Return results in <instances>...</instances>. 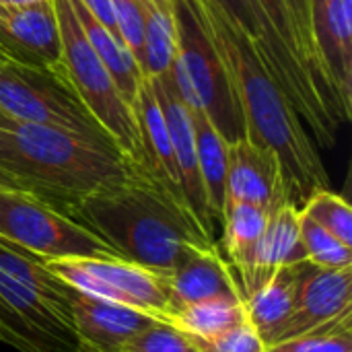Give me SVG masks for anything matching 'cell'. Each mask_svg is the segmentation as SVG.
<instances>
[{
    "mask_svg": "<svg viewBox=\"0 0 352 352\" xmlns=\"http://www.w3.org/2000/svg\"><path fill=\"white\" fill-rule=\"evenodd\" d=\"M206 27L243 111L248 138L272 151L283 167L291 204L301 206L320 190H328V171L307 136L303 122L260 60L250 37L233 27L210 0H192Z\"/></svg>",
    "mask_w": 352,
    "mask_h": 352,
    "instance_id": "obj_1",
    "label": "cell"
},
{
    "mask_svg": "<svg viewBox=\"0 0 352 352\" xmlns=\"http://www.w3.org/2000/svg\"><path fill=\"white\" fill-rule=\"evenodd\" d=\"M120 260L171 272L190 254L219 248L190 210L140 169L64 210Z\"/></svg>",
    "mask_w": 352,
    "mask_h": 352,
    "instance_id": "obj_2",
    "label": "cell"
},
{
    "mask_svg": "<svg viewBox=\"0 0 352 352\" xmlns=\"http://www.w3.org/2000/svg\"><path fill=\"white\" fill-rule=\"evenodd\" d=\"M134 169L118 151L68 130L23 122L0 128V171L62 212Z\"/></svg>",
    "mask_w": 352,
    "mask_h": 352,
    "instance_id": "obj_3",
    "label": "cell"
},
{
    "mask_svg": "<svg viewBox=\"0 0 352 352\" xmlns=\"http://www.w3.org/2000/svg\"><path fill=\"white\" fill-rule=\"evenodd\" d=\"M175 58L171 76L184 103L208 116L219 134L233 144L248 138L233 80L200 21L192 0H173Z\"/></svg>",
    "mask_w": 352,
    "mask_h": 352,
    "instance_id": "obj_4",
    "label": "cell"
},
{
    "mask_svg": "<svg viewBox=\"0 0 352 352\" xmlns=\"http://www.w3.org/2000/svg\"><path fill=\"white\" fill-rule=\"evenodd\" d=\"M60 25L64 70L91 116L107 132L120 155L144 173V153L134 109L120 95L109 70L87 41L68 0H52Z\"/></svg>",
    "mask_w": 352,
    "mask_h": 352,
    "instance_id": "obj_5",
    "label": "cell"
},
{
    "mask_svg": "<svg viewBox=\"0 0 352 352\" xmlns=\"http://www.w3.org/2000/svg\"><path fill=\"white\" fill-rule=\"evenodd\" d=\"M0 109L14 122L68 130L118 151L107 132L78 99L64 64L45 68L14 62L0 64Z\"/></svg>",
    "mask_w": 352,
    "mask_h": 352,
    "instance_id": "obj_6",
    "label": "cell"
},
{
    "mask_svg": "<svg viewBox=\"0 0 352 352\" xmlns=\"http://www.w3.org/2000/svg\"><path fill=\"white\" fill-rule=\"evenodd\" d=\"M223 16L243 31L256 45L262 64L278 85L283 95L299 113L301 122L309 126L322 146L334 144L338 122L334 120L322 91L303 66V62L287 47L274 25L258 4V0H210Z\"/></svg>",
    "mask_w": 352,
    "mask_h": 352,
    "instance_id": "obj_7",
    "label": "cell"
},
{
    "mask_svg": "<svg viewBox=\"0 0 352 352\" xmlns=\"http://www.w3.org/2000/svg\"><path fill=\"white\" fill-rule=\"evenodd\" d=\"M0 237L43 262L66 258H118L99 237L56 206L14 188H0Z\"/></svg>",
    "mask_w": 352,
    "mask_h": 352,
    "instance_id": "obj_8",
    "label": "cell"
},
{
    "mask_svg": "<svg viewBox=\"0 0 352 352\" xmlns=\"http://www.w3.org/2000/svg\"><path fill=\"white\" fill-rule=\"evenodd\" d=\"M45 268L62 283L87 295L165 322L169 309V272L144 268L120 258L47 260Z\"/></svg>",
    "mask_w": 352,
    "mask_h": 352,
    "instance_id": "obj_9",
    "label": "cell"
},
{
    "mask_svg": "<svg viewBox=\"0 0 352 352\" xmlns=\"http://www.w3.org/2000/svg\"><path fill=\"white\" fill-rule=\"evenodd\" d=\"M311 39L336 122L352 116V0H311Z\"/></svg>",
    "mask_w": 352,
    "mask_h": 352,
    "instance_id": "obj_10",
    "label": "cell"
},
{
    "mask_svg": "<svg viewBox=\"0 0 352 352\" xmlns=\"http://www.w3.org/2000/svg\"><path fill=\"white\" fill-rule=\"evenodd\" d=\"M148 82H151V89L155 93V99H157V103L163 111L165 124H167V132H169V138L173 144V153H175V161H177V169H179L182 192H184L188 210L196 219L202 233L210 241L217 243V227L210 219L204 188H202L200 173H198L196 134H194V122H192L190 107L179 97L173 76H171V70H167L159 76H151Z\"/></svg>",
    "mask_w": 352,
    "mask_h": 352,
    "instance_id": "obj_11",
    "label": "cell"
},
{
    "mask_svg": "<svg viewBox=\"0 0 352 352\" xmlns=\"http://www.w3.org/2000/svg\"><path fill=\"white\" fill-rule=\"evenodd\" d=\"M0 52L8 62L45 68L62 64V39L52 0L0 4Z\"/></svg>",
    "mask_w": 352,
    "mask_h": 352,
    "instance_id": "obj_12",
    "label": "cell"
},
{
    "mask_svg": "<svg viewBox=\"0 0 352 352\" xmlns=\"http://www.w3.org/2000/svg\"><path fill=\"white\" fill-rule=\"evenodd\" d=\"M227 204H252L268 214L291 204L280 161L272 151L254 144L250 138L229 144Z\"/></svg>",
    "mask_w": 352,
    "mask_h": 352,
    "instance_id": "obj_13",
    "label": "cell"
},
{
    "mask_svg": "<svg viewBox=\"0 0 352 352\" xmlns=\"http://www.w3.org/2000/svg\"><path fill=\"white\" fill-rule=\"evenodd\" d=\"M76 352H122L124 344L146 328L153 318L87 295L66 285Z\"/></svg>",
    "mask_w": 352,
    "mask_h": 352,
    "instance_id": "obj_14",
    "label": "cell"
},
{
    "mask_svg": "<svg viewBox=\"0 0 352 352\" xmlns=\"http://www.w3.org/2000/svg\"><path fill=\"white\" fill-rule=\"evenodd\" d=\"M346 311H352V268L324 270L309 264L299 285L295 311L274 344L309 332Z\"/></svg>",
    "mask_w": 352,
    "mask_h": 352,
    "instance_id": "obj_15",
    "label": "cell"
},
{
    "mask_svg": "<svg viewBox=\"0 0 352 352\" xmlns=\"http://www.w3.org/2000/svg\"><path fill=\"white\" fill-rule=\"evenodd\" d=\"M208 299H243L237 276L221 256V248L194 252L169 272V309L165 322L177 309Z\"/></svg>",
    "mask_w": 352,
    "mask_h": 352,
    "instance_id": "obj_16",
    "label": "cell"
},
{
    "mask_svg": "<svg viewBox=\"0 0 352 352\" xmlns=\"http://www.w3.org/2000/svg\"><path fill=\"white\" fill-rule=\"evenodd\" d=\"M134 116L138 122L140 130V140H142V153H144V173L157 182L167 194H171L179 204H186L184 192H182V182H179V169L173 153V144L167 132V124L163 118V111L155 99V93L151 89L148 78L144 76L136 101H134ZM192 214V212H190Z\"/></svg>",
    "mask_w": 352,
    "mask_h": 352,
    "instance_id": "obj_17",
    "label": "cell"
},
{
    "mask_svg": "<svg viewBox=\"0 0 352 352\" xmlns=\"http://www.w3.org/2000/svg\"><path fill=\"white\" fill-rule=\"evenodd\" d=\"M268 212L252 204H227L221 227V245L227 262L239 274L243 301L258 289V250L268 223Z\"/></svg>",
    "mask_w": 352,
    "mask_h": 352,
    "instance_id": "obj_18",
    "label": "cell"
},
{
    "mask_svg": "<svg viewBox=\"0 0 352 352\" xmlns=\"http://www.w3.org/2000/svg\"><path fill=\"white\" fill-rule=\"evenodd\" d=\"M309 262L278 268L258 291L245 299V316L258 330L266 346L274 344L287 322L291 320L297 303L301 278Z\"/></svg>",
    "mask_w": 352,
    "mask_h": 352,
    "instance_id": "obj_19",
    "label": "cell"
},
{
    "mask_svg": "<svg viewBox=\"0 0 352 352\" xmlns=\"http://www.w3.org/2000/svg\"><path fill=\"white\" fill-rule=\"evenodd\" d=\"M70 8L76 14V21L87 37V41L91 43L93 52L97 54V58L103 62V66L109 70L120 95L124 97V101L134 107L136 101V93L138 87L142 82V70L134 58V54L126 47V43L109 29L105 27L80 0H68Z\"/></svg>",
    "mask_w": 352,
    "mask_h": 352,
    "instance_id": "obj_20",
    "label": "cell"
},
{
    "mask_svg": "<svg viewBox=\"0 0 352 352\" xmlns=\"http://www.w3.org/2000/svg\"><path fill=\"white\" fill-rule=\"evenodd\" d=\"M194 134H196V161L198 173L206 196V206L214 227H223L225 194H227V153L229 144L212 126L208 116L200 109H192Z\"/></svg>",
    "mask_w": 352,
    "mask_h": 352,
    "instance_id": "obj_21",
    "label": "cell"
},
{
    "mask_svg": "<svg viewBox=\"0 0 352 352\" xmlns=\"http://www.w3.org/2000/svg\"><path fill=\"white\" fill-rule=\"evenodd\" d=\"M299 219L301 210L293 204H285L268 217L258 250V289L278 268L307 262L301 243Z\"/></svg>",
    "mask_w": 352,
    "mask_h": 352,
    "instance_id": "obj_22",
    "label": "cell"
},
{
    "mask_svg": "<svg viewBox=\"0 0 352 352\" xmlns=\"http://www.w3.org/2000/svg\"><path fill=\"white\" fill-rule=\"evenodd\" d=\"M142 76H159L167 72L175 58V10L173 2L142 0Z\"/></svg>",
    "mask_w": 352,
    "mask_h": 352,
    "instance_id": "obj_23",
    "label": "cell"
},
{
    "mask_svg": "<svg viewBox=\"0 0 352 352\" xmlns=\"http://www.w3.org/2000/svg\"><path fill=\"white\" fill-rule=\"evenodd\" d=\"M243 320H248L243 299H208L177 309L167 318V324L175 326L192 340H206Z\"/></svg>",
    "mask_w": 352,
    "mask_h": 352,
    "instance_id": "obj_24",
    "label": "cell"
},
{
    "mask_svg": "<svg viewBox=\"0 0 352 352\" xmlns=\"http://www.w3.org/2000/svg\"><path fill=\"white\" fill-rule=\"evenodd\" d=\"M266 352H352V311L295 338L270 344Z\"/></svg>",
    "mask_w": 352,
    "mask_h": 352,
    "instance_id": "obj_25",
    "label": "cell"
},
{
    "mask_svg": "<svg viewBox=\"0 0 352 352\" xmlns=\"http://www.w3.org/2000/svg\"><path fill=\"white\" fill-rule=\"evenodd\" d=\"M301 243L309 264L324 270H346L352 268V248L338 241L318 223L301 214L299 219Z\"/></svg>",
    "mask_w": 352,
    "mask_h": 352,
    "instance_id": "obj_26",
    "label": "cell"
},
{
    "mask_svg": "<svg viewBox=\"0 0 352 352\" xmlns=\"http://www.w3.org/2000/svg\"><path fill=\"white\" fill-rule=\"evenodd\" d=\"M301 214L318 223L344 245L352 248V210L351 204L340 194H334L330 190L316 192L301 206Z\"/></svg>",
    "mask_w": 352,
    "mask_h": 352,
    "instance_id": "obj_27",
    "label": "cell"
},
{
    "mask_svg": "<svg viewBox=\"0 0 352 352\" xmlns=\"http://www.w3.org/2000/svg\"><path fill=\"white\" fill-rule=\"evenodd\" d=\"M122 352H198V349L194 340L175 326L153 320L124 344Z\"/></svg>",
    "mask_w": 352,
    "mask_h": 352,
    "instance_id": "obj_28",
    "label": "cell"
},
{
    "mask_svg": "<svg viewBox=\"0 0 352 352\" xmlns=\"http://www.w3.org/2000/svg\"><path fill=\"white\" fill-rule=\"evenodd\" d=\"M283 2L287 6V12H289L291 23H293V31H295V41H297L299 56H301L307 72L316 80L318 89L322 91L326 103H328V97H326V93L322 89V82H320L318 64H316V52H314V39H311V0H283ZM328 107H330V103H328ZM330 111H332V107H330Z\"/></svg>",
    "mask_w": 352,
    "mask_h": 352,
    "instance_id": "obj_29",
    "label": "cell"
},
{
    "mask_svg": "<svg viewBox=\"0 0 352 352\" xmlns=\"http://www.w3.org/2000/svg\"><path fill=\"white\" fill-rule=\"evenodd\" d=\"M194 344L198 352H266V342L250 320H243L214 338L194 340Z\"/></svg>",
    "mask_w": 352,
    "mask_h": 352,
    "instance_id": "obj_30",
    "label": "cell"
},
{
    "mask_svg": "<svg viewBox=\"0 0 352 352\" xmlns=\"http://www.w3.org/2000/svg\"><path fill=\"white\" fill-rule=\"evenodd\" d=\"M111 2V12L116 21V29L126 43V47L134 54L138 66H140V56H142V31H144V21H142V0H109Z\"/></svg>",
    "mask_w": 352,
    "mask_h": 352,
    "instance_id": "obj_31",
    "label": "cell"
},
{
    "mask_svg": "<svg viewBox=\"0 0 352 352\" xmlns=\"http://www.w3.org/2000/svg\"><path fill=\"white\" fill-rule=\"evenodd\" d=\"M105 27H109L118 37H120V33H118V29H116V21H113V12H111V2L109 0H80ZM122 39V37H120Z\"/></svg>",
    "mask_w": 352,
    "mask_h": 352,
    "instance_id": "obj_32",
    "label": "cell"
},
{
    "mask_svg": "<svg viewBox=\"0 0 352 352\" xmlns=\"http://www.w3.org/2000/svg\"><path fill=\"white\" fill-rule=\"evenodd\" d=\"M0 188H14V190H23L8 173H4V171H0Z\"/></svg>",
    "mask_w": 352,
    "mask_h": 352,
    "instance_id": "obj_33",
    "label": "cell"
},
{
    "mask_svg": "<svg viewBox=\"0 0 352 352\" xmlns=\"http://www.w3.org/2000/svg\"><path fill=\"white\" fill-rule=\"evenodd\" d=\"M12 126H16V122L0 109V128H12Z\"/></svg>",
    "mask_w": 352,
    "mask_h": 352,
    "instance_id": "obj_34",
    "label": "cell"
},
{
    "mask_svg": "<svg viewBox=\"0 0 352 352\" xmlns=\"http://www.w3.org/2000/svg\"><path fill=\"white\" fill-rule=\"evenodd\" d=\"M33 2H41V0H0V4L4 6H23V4H33Z\"/></svg>",
    "mask_w": 352,
    "mask_h": 352,
    "instance_id": "obj_35",
    "label": "cell"
},
{
    "mask_svg": "<svg viewBox=\"0 0 352 352\" xmlns=\"http://www.w3.org/2000/svg\"><path fill=\"white\" fill-rule=\"evenodd\" d=\"M4 62H8V60H6V58H4V54L0 52V64H4Z\"/></svg>",
    "mask_w": 352,
    "mask_h": 352,
    "instance_id": "obj_36",
    "label": "cell"
},
{
    "mask_svg": "<svg viewBox=\"0 0 352 352\" xmlns=\"http://www.w3.org/2000/svg\"><path fill=\"white\" fill-rule=\"evenodd\" d=\"M165 2H173V0H165Z\"/></svg>",
    "mask_w": 352,
    "mask_h": 352,
    "instance_id": "obj_37",
    "label": "cell"
},
{
    "mask_svg": "<svg viewBox=\"0 0 352 352\" xmlns=\"http://www.w3.org/2000/svg\"><path fill=\"white\" fill-rule=\"evenodd\" d=\"M0 342H2V334H0Z\"/></svg>",
    "mask_w": 352,
    "mask_h": 352,
    "instance_id": "obj_38",
    "label": "cell"
}]
</instances>
